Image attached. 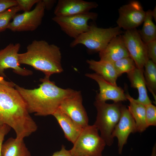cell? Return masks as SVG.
Returning a JSON list of instances; mask_svg holds the SVG:
<instances>
[{
	"instance_id": "obj_26",
	"label": "cell",
	"mask_w": 156,
	"mask_h": 156,
	"mask_svg": "<svg viewBox=\"0 0 156 156\" xmlns=\"http://www.w3.org/2000/svg\"><path fill=\"white\" fill-rule=\"evenodd\" d=\"M145 106L146 120L147 125L155 126L156 125V107L151 103Z\"/></svg>"
},
{
	"instance_id": "obj_15",
	"label": "cell",
	"mask_w": 156,
	"mask_h": 156,
	"mask_svg": "<svg viewBox=\"0 0 156 156\" xmlns=\"http://www.w3.org/2000/svg\"><path fill=\"white\" fill-rule=\"evenodd\" d=\"M97 3L82 0H59L54 10L55 16L64 17L85 13L96 8Z\"/></svg>"
},
{
	"instance_id": "obj_18",
	"label": "cell",
	"mask_w": 156,
	"mask_h": 156,
	"mask_svg": "<svg viewBox=\"0 0 156 156\" xmlns=\"http://www.w3.org/2000/svg\"><path fill=\"white\" fill-rule=\"evenodd\" d=\"M144 68L136 67L132 70L127 73L131 87L136 88L138 93L136 101L144 105L152 103L147 93L146 82L144 75Z\"/></svg>"
},
{
	"instance_id": "obj_7",
	"label": "cell",
	"mask_w": 156,
	"mask_h": 156,
	"mask_svg": "<svg viewBox=\"0 0 156 156\" xmlns=\"http://www.w3.org/2000/svg\"><path fill=\"white\" fill-rule=\"evenodd\" d=\"M98 16L97 13L89 12L67 16H55L52 19L66 34L75 39L88 31L90 27L88 21L96 20Z\"/></svg>"
},
{
	"instance_id": "obj_23",
	"label": "cell",
	"mask_w": 156,
	"mask_h": 156,
	"mask_svg": "<svg viewBox=\"0 0 156 156\" xmlns=\"http://www.w3.org/2000/svg\"><path fill=\"white\" fill-rule=\"evenodd\" d=\"M144 75L146 86L156 101V64L149 59L145 64Z\"/></svg>"
},
{
	"instance_id": "obj_28",
	"label": "cell",
	"mask_w": 156,
	"mask_h": 156,
	"mask_svg": "<svg viewBox=\"0 0 156 156\" xmlns=\"http://www.w3.org/2000/svg\"><path fill=\"white\" fill-rule=\"evenodd\" d=\"M146 44L149 59L156 64V40Z\"/></svg>"
},
{
	"instance_id": "obj_11",
	"label": "cell",
	"mask_w": 156,
	"mask_h": 156,
	"mask_svg": "<svg viewBox=\"0 0 156 156\" xmlns=\"http://www.w3.org/2000/svg\"><path fill=\"white\" fill-rule=\"evenodd\" d=\"M82 101L81 92L75 90L62 101L59 108L84 128L88 125V118Z\"/></svg>"
},
{
	"instance_id": "obj_16",
	"label": "cell",
	"mask_w": 156,
	"mask_h": 156,
	"mask_svg": "<svg viewBox=\"0 0 156 156\" xmlns=\"http://www.w3.org/2000/svg\"><path fill=\"white\" fill-rule=\"evenodd\" d=\"M99 54L100 60L112 63L130 56L121 35L113 38Z\"/></svg>"
},
{
	"instance_id": "obj_3",
	"label": "cell",
	"mask_w": 156,
	"mask_h": 156,
	"mask_svg": "<svg viewBox=\"0 0 156 156\" xmlns=\"http://www.w3.org/2000/svg\"><path fill=\"white\" fill-rule=\"evenodd\" d=\"M19 64L30 65L42 72L45 77L63 71L59 47L44 40H34L27 47L26 52L18 53Z\"/></svg>"
},
{
	"instance_id": "obj_33",
	"label": "cell",
	"mask_w": 156,
	"mask_h": 156,
	"mask_svg": "<svg viewBox=\"0 0 156 156\" xmlns=\"http://www.w3.org/2000/svg\"><path fill=\"white\" fill-rule=\"evenodd\" d=\"M0 83L13 88L15 87L16 84L12 82L5 81L4 78L1 76H0Z\"/></svg>"
},
{
	"instance_id": "obj_2",
	"label": "cell",
	"mask_w": 156,
	"mask_h": 156,
	"mask_svg": "<svg viewBox=\"0 0 156 156\" xmlns=\"http://www.w3.org/2000/svg\"><path fill=\"white\" fill-rule=\"evenodd\" d=\"M42 83L36 88L29 89L15 84V89L24 101L30 113L45 116L53 114L59 108L62 101L75 91L57 86L49 78H41Z\"/></svg>"
},
{
	"instance_id": "obj_6",
	"label": "cell",
	"mask_w": 156,
	"mask_h": 156,
	"mask_svg": "<svg viewBox=\"0 0 156 156\" xmlns=\"http://www.w3.org/2000/svg\"><path fill=\"white\" fill-rule=\"evenodd\" d=\"M93 125L83 128L70 150L72 156H102L106 145Z\"/></svg>"
},
{
	"instance_id": "obj_29",
	"label": "cell",
	"mask_w": 156,
	"mask_h": 156,
	"mask_svg": "<svg viewBox=\"0 0 156 156\" xmlns=\"http://www.w3.org/2000/svg\"><path fill=\"white\" fill-rule=\"evenodd\" d=\"M17 5L16 0H0V13L11 7Z\"/></svg>"
},
{
	"instance_id": "obj_1",
	"label": "cell",
	"mask_w": 156,
	"mask_h": 156,
	"mask_svg": "<svg viewBox=\"0 0 156 156\" xmlns=\"http://www.w3.org/2000/svg\"><path fill=\"white\" fill-rule=\"evenodd\" d=\"M4 125L14 129L18 139L29 136L38 128L18 91L0 83V127Z\"/></svg>"
},
{
	"instance_id": "obj_21",
	"label": "cell",
	"mask_w": 156,
	"mask_h": 156,
	"mask_svg": "<svg viewBox=\"0 0 156 156\" xmlns=\"http://www.w3.org/2000/svg\"><path fill=\"white\" fill-rule=\"evenodd\" d=\"M2 156H31L23 139L10 138L3 144Z\"/></svg>"
},
{
	"instance_id": "obj_17",
	"label": "cell",
	"mask_w": 156,
	"mask_h": 156,
	"mask_svg": "<svg viewBox=\"0 0 156 156\" xmlns=\"http://www.w3.org/2000/svg\"><path fill=\"white\" fill-rule=\"evenodd\" d=\"M62 129L65 138L73 144L83 128L59 108L53 114Z\"/></svg>"
},
{
	"instance_id": "obj_27",
	"label": "cell",
	"mask_w": 156,
	"mask_h": 156,
	"mask_svg": "<svg viewBox=\"0 0 156 156\" xmlns=\"http://www.w3.org/2000/svg\"><path fill=\"white\" fill-rule=\"evenodd\" d=\"M18 5L21 10L24 12L30 11L33 6L37 3L40 0H16Z\"/></svg>"
},
{
	"instance_id": "obj_25",
	"label": "cell",
	"mask_w": 156,
	"mask_h": 156,
	"mask_svg": "<svg viewBox=\"0 0 156 156\" xmlns=\"http://www.w3.org/2000/svg\"><path fill=\"white\" fill-rule=\"evenodd\" d=\"M21 10L17 5L11 7L0 13V32L7 29L11 20L13 18L17 12Z\"/></svg>"
},
{
	"instance_id": "obj_9",
	"label": "cell",
	"mask_w": 156,
	"mask_h": 156,
	"mask_svg": "<svg viewBox=\"0 0 156 156\" xmlns=\"http://www.w3.org/2000/svg\"><path fill=\"white\" fill-rule=\"evenodd\" d=\"M118 26L126 30L136 28L143 22L146 14L138 1L133 0L121 6L118 9Z\"/></svg>"
},
{
	"instance_id": "obj_35",
	"label": "cell",
	"mask_w": 156,
	"mask_h": 156,
	"mask_svg": "<svg viewBox=\"0 0 156 156\" xmlns=\"http://www.w3.org/2000/svg\"><path fill=\"white\" fill-rule=\"evenodd\" d=\"M151 156H156V145L155 144L153 147Z\"/></svg>"
},
{
	"instance_id": "obj_13",
	"label": "cell",
	"mask_w": 156,
	"mask_h": 156,
	"mask_svg": "<svg viewBox=\"0 0 156 156\" xmlns=\"http://www.w3.org/2000/svg\"><path fill=\"white\" fill-rule=\"evenodd\" d=\"M85 76L95 80L99 87V92L97 94L96 101L105 102L112 100L114 103L126 101L127 99L123 89L114 85L96 73H87Z\"/></svg>"
},
{
	"instance_id": "obj_19",
	"label": "cell",
	"mask_w": 156,
	"mask_h": 156,
	"mask_svg": "<svg viewBox=\"0 0 156 156\" xmlns=\"http://www.w3.org/2000/svg\"><path fill=\"white\" fill-rule=\"evenodd\" d=\"M89 68L95 73L114 85H117L116 81L119 77L113 64L106 61L93 60L86 61Z\"/></svg>"
},
{
	"instance_id": "obj_20",
	"label": "cell",
	"mask_w": 156,
	"mask_h": 156,
	"mask_svg": "<svg viewBox=\"0 0 156 156\" xmlns=\"http://www.w3.org/2000/svg\"><path fill=\"white\" fill-rule=\"evenodd\" d=\"M125 95L129 102L128 109L135 120L137 131L143 132L148 127L146 120L145 106L137 101L129 93L125 94Z\"/></svg>"
},
{
	"instance_id": "obj_4",
	"label": "cell",
	"mask_w": 156,
	"mask_h": 156,
	"mask_svg": "<svg viewBox=\"0 0 156 156\" xmlns=\"http://www.w3.org/2000/svg\"><path fill=\"white\" fill-rule=\"evenodd\" d=\"M94 105L97 113L94 125L99 131L106 144L111 146L114 142L112 133L120 119L122 104L120 102L108 104L95 101Z\"/></svg>"
},
{
	"instance_id": "obj_30",
	"label": "cell",
	"mask_w": 156,
	"mask_h": 156,
	"mask_svg": "<svg viewBox=\"0 0 156 156\" xmlns=\"http://www.w3.org/2000/svg\"><path fill=\"white\" fill-rule=\"evenodd\" d=\"M10 127L6 125L0 127V156H2V149L4 137L10 131Z\"/></svg>"
},
{
	"instance_id": "obj_34",
	"label": "cell",
	"mask_w": 156,
	"mask_h": 156,
	"mask_svg": "<svg viewBox=\"0 0 156 156\" xmlns=\"http://www.w3.org/2000/svg\"><path fill=\"white\" fill-rule=\"evenodd\" d=\"M151 14L153 18L156 21V7H155L153 10H151Z\"/></svg>"
},
{
	"instance_id": "obj_24",
	"label": "cell",
	"mask_w": 156,
	"mask_h": 156,
	"mask_svg": "<svg viewBox=\"0 0 156 156\" xmlns=\"http://www.w3.org/2000/svg\"><path fill=\"white\" fill-rule=\"evenodd\" d=\"M118 77L124 73H127L136 67L135 63L129 56L122 58L113 63Z\"/></svg>"
},
{
	"instance_id": "obj_32",
	"label": "cell",
	"mask_w": 156,
	"mask_h": 156,
	"mask_svg": "<svg viewBox=\"0 0 156 156\" xmlns=\"http://www.w3.org/2000/svg\"><path fill=\"white\" fill-rule=\"evenodd\" d=\"M45 9L50 10L56 1L53 0H43Z\"/></svg>"
},
{
	"instance_id": "obj_12",
	"label": "cell",
	"mask_w": 156,
	"mask_h": 156,
	"mask_svg": "<svg viewBox=\"0 0 156 156\" xmlns=\"http://www.w3.org/2000/svg\"><path fill=\"white\" fill-rule=\"evenodd\" d=\"M20 47L19 43H10L0 50V76L5 77L4 71L9 68L13 69L14 73L22 76H29L33 74L31 70L20 67L18 56Z\"/></svg>"
},
{
	"instance_id": "obj_14",
	"label": "cell",
	"mask_w": 156,
	"mask_h": 156,
	"mask_svg": "<svg viewBox=\"0 0 156 156\" xmlns=\"http://www.w3.org/2000/svg\"><path fill=\"white\" fill-rule=\"evenodd\" d=\"M137 132L134 119L126 106L122 105L120 119L115 126L112 136L118 140V152L121 154L124 146L127 142L128 137L131 133Z\"/></svg>"
},
{
	"instance_id": "obj_8",
	"label": "cell",
	"mask_w": 156,
	"mask_h": 156,
	"mask_svg": "<svg viewBox=\"0 0 156 156\" xmlns=\"http://www.w3.org/2000/svg\"><path fill=\"white\" fill-rule=\"evenodd\" d=\"M45 10L43 0H40L32 10L16 14L7 29L13 31H32L41 25Z\"/></svg>"
},
{
	"instance_id": "obj_31",
	"label": "cell",
	"mask_w": 156,
	"mask_h": 156,
	"mask_svg": "<svg viewBox=\"0 0 156 156\" xmlns=\"http://www.w3.org/2000/svg\"><path fill=\"white\" fill-rule=\"evenodd\" d=\"M51 156H72L70 150H66L65 146L62 145L61 149L54 152Z\"/></svg>"
},
{
	"instance_id": "obj_5",
	"label": "cell",
	"mask_w": 156,
	"mask_h": 156,
	"mask_svg": "<svg viewBox=\"0 0 156 156\" xmlns=\"http://www.w3.org/2000/svg\"><path fill=\"white\" fill-rule=\"evenodd\" d=\"M122 33L121 29L118 26L104 28L92 24L90 25L88 31L74 39L70 46L73 47L82 44L90 52L99 53L106 47L113 38Z\"/></svg>"
},
{
	"instance_id": "obj_10",
	"label": "cell",
	"mask_w": 156,
	"mask_h": 156,
	"mask_svg": "<svg viewBox=\"0 0 156 156\" xmlns=\"http://www.w3.org/2000/svg\"><path fill=\"white\" fill-rule=\"evenodd\" d=\"M125 47L130 56L134 61L136 67L144 68L149 60L146 47L136 29L126 30L122 35Z\"/></svg>"
},
{
	"instance_id": "obj_22",
	"label": "cell",
	"mask_w": 156,
	"mask_h": 156,
	"mask_svg": "<svg viewBox=\"0 0 156 156\" xmlns=\"http://www.w3.org/2000/svg\"><path fill=\"white\" fill-rule=\"evenodd\" d=\"M153 18L151 10L146 11L142 28L139 31L141 38L145 43L156 40V26L153 21Z\"/></svg>"
}]
</instances>
